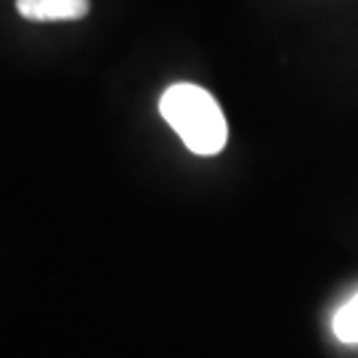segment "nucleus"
<instances>
[{
  "mask_svg": "<svg viewBox=\"0 0 358 358\" xmlns=\"http://www.w3.org/2000/svg\"><path fill=\"white\" fill-rule=\"evenodd\" d=\"M159 115L178 133L186 149L199 157L223 152L229 141V125L213 93L194 83H176L159 99Z\"/></svg>",
  "mask_w": 358,
  "mask_h": 358,
  "instance_id": "1",
  "label": "nucleus"
},
{
  "mask_svg": "<svg viewBox=\"0 0 358 358\" xmlns=\"http://www.w3.org/2000/svg\"><path fill=\"white\" fill-rule=\"evenodd\" d=\"M16 8L29 22H77L88 16L90 0H16Z\"/></svg>",
  "mask_w": 358,
  "mask_h": 358,
  "instance_id": "2",
  "label": "nucleus"
},
{
  "mask_svg": "<svg viewBox=\"0 0 358 358\" xmlns=\"http://www.w3.org/2000/svg\"><path fill=\"white\" fill-rule=\"evenodd\" d=\"M332 329L340 343H348V345L358 343V292L334 313Z\"/></svg>",
  "mask_w": 358,
  "mask_h": 358,
  "instance_id": "3",
  "label": "nucleus"
}]
</instances>
